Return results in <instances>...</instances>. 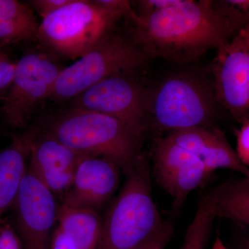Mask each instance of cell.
Wrapping results in <instances>:
<instances>
[{
    "mask_svg": "<svg viewBox=\"0 0 249 249\" xmlns=\"http://www.w3.org/2000/svg\"><path fill=\"white\" fill-rule=\"evenodd\" d=\"M0 249H22V242L8 221L0 222Z\"/></svg>",
    "mask_w": 249,
    "mask_h": 249,
    "instance_id": "cell-24",
    "label": "cell"
},
{
    "mask_svg": "<svg viewBox=\"0 0 249 249\" xmlns=\"http://www.w3.org/2000/svg\"><path fill=\"white\" fill-rule=\"evenodd\" d=\"M73 0H34L31 1L32 7L37 11L42 19L47 18L67 4Z\"/></svg>",
    "mask_w": 249,
    "mask_h": 249,
    "instance_id": "cell-26",
    "label": "cell"
},
{
    "mask_svg": "<svg viewBox=\"0 0 249 249\" xmlns=\"http://www.w3.org/2000/svg\"><path fill=\"white\" fill-rule=\"evenodd\" d=\"M39 24L32 10L15 0H0V47L36 41Z\"/></svg>",
    "mask_w": 249,
    "mask_h": 249,
    "instance_id": "cell-17",
    "label": "cell"
},
{
    "mask_svg": "<svg viewBox=\"0 0 249 249\" xmlns=\"http://www.w3.org/2000/svg\"><path fill=\"white\" fill-rule=\"evenodd\" d=\"M50 249H75V248L71 240L58 228L54 232Z\"/></svg>",
    "mask_w": 249,
    "mask_h": 249,
    "instance_id": "cell-27",
    "label": "cell"
},
{
    "mask_svg": "<svg viewBox=\"0 0 249 249\" xmlns=\"http://www.w3.org/2000/svg\"><path fill=\"white\" fill-rule=\"evenodd\" d=\"M129 40L149 58L187 65L217 49L237 32L210 0H181L148 16L136 14Z\"/></svg>",
    "mask_w": 249,
    "mask_h": 249,
    "instance_id": "cell-1",
    "label": "cell"
},
{
    "mask_svg": "<svg viewBox=\"0 0 249 249\" xmlns=\"http://www.w3.org/2000/svg\"><path fill=\"white\" fill-rule=\"evenodd\" d=\"M16 62L7 53L0 50V101H2L12 84Z\"/></svg>",
    "mask_w": 249,
    "mask_h": 249,
    "instance_id": "cell-22",
    "label": "cell"
},
{
    "mask_svg": "<svg viewBox=\"0 0 249 249\" xmlns=\"http://www.w3.org/2000/svg\"><path fill=\"white\" fill-rule=\"evenodd\" d=\"M212 249H228L225 245H224L220 237H217L215 241H214V245L213 246Z\"/></svg>",
    "mask_w": 249,
    "mask_h": 249,
    "instance_id": "cell-28",
    "label": "cell"
},
{
    "mask_svg": "<svg viewBox=\"0 0 249 249\" xmlns=\"http://www.w3.org/2000/svg\"><path fill=\"white\" fill-rule=\"evenodd\" d=\"M215 199V188L205 192L199 196L196 214L187 229L184 241L180 249H206L217 218Z\"/></svg>",
    "mask_w": 249,
    "mask_h": 249,
    "instance_id": "cell-19",
    "label": "cell"
},
{
    "mask_svg": "<svg viewBox=\"0 0 249 249\" xmlns=\"http://www.w3.org/2000/svg\"><path fill=\"white\" fill-rule=\"evenodd\" d=\"M122 18L97 0H73L42 19L36 41L55 56L79 58L111 36Z\"/></svg>",
    "mask_w": 249,
    "mask_h": 249,
    "instance_id": "cell-5",
    "label": "cell"
},
{
    "mask_svg": "<svg viewBox=\"0 0 249 249\" xmlns=\"http://www.w3.org/2000/svg\"><path fill=\"white\" fill-rule=\"evenodd\" d=\"M214 5L237 31L249 27V0L214 1Z\"/></svg>",
    "mask_w": 249,
    "mask_h": 249,
    "instance_id": "cell-20",
    "label": "cell"
},
{
    "mask_svg": "<svg viewBox=\"0 0 249 249\" xmlns=\"http://www.w3.org/2000/svg\"><path fill=\"white\" fill-rule=\"evenodd\" d=\"M217 217L249 226V177L229 180L215 188Z\"/></svg>",
    "mask_w": 249,
    "mask_h": 249,
    "instance_id": "cell-18",
    "label": "cell"
},
{
    "mask_svg": "<svg viewBox=\"0 0 249 249\" xmlns=\"http://www.w3.org/2000/svg\"><path fill=\"white\" fill-rule=\"evenodd\" d=\"M18 227L25 249H50L51 231L58 219L55 196L27 170L14 204Z\"/></svg>",
    "mask_w": 249,
    "mask_h": 249,
    "instance_id": "cell-11",
    "label": "cell"
},
{
    "mask_svg": "<svg viewBox=\"0 0 249 249\" xmlns=\"http://www.w3.org/2000/svg\"><path fill=\"white\" fill-rule=\"evenodd\" d=\"M37 131L31 129L22 135L14 136L9 145L0 151V222L16 200Z\"/></svg>",
    "mask_w": 249,
    "mask_h": 249,
    "instance_id": "cell-15",
    "label": "cell"
},
{
    "mask_svg": "<svg viewBox=\"0 0 249 249\" xmlns=\"http://www.w3.org/2000/svg\"><path fill=\"white\" fill-rule=\"evenodd\" d=\"M54 57L49 52L29 51L16 62L12 84L0 107L6 125L25 127L41 103L50 98L62 70Z\"/></svg>",
    "mask_w": 249,
    "mask_h": 249,
    "instance_id": "cell-7",
    "label": "cell"
},
{
    "mask_svg": "<svg viewBox=\"0 0 249 249\" xmlns=\"http://www.w3.org/2000/svg\"><path fill=\"white\" fill-rule=\"evenodd\" d=\"M165 137L197 156L211 173L227 168L249 177V168L239 160L222 129L213 126L193 127L170 132Z\"/></svg>",
    "mask_w": 249,
    "mask_h": 249,
    "instance_id": "cell-14",
    "label": "cell"
},
{
    "mask_svg": "<svg viewBox=\"0 0 249 249\" xmlns=\"http://www.w3.org/2000/svg\"><path fill=\"white\" fill-rule=\"evenodd\" d=\"M218 106L209 70L175 72L147 88L146 107L152 128L173 132L212 127Z\"/></svg>",
    "mask_w": 249,
    "mask_h": 249,
    "instance_id": "cell-3",
    "label": "cell"
},
{
    "mask_svg": "<svg viewBox=\"0 0 249 249\" xmlns=\"http://www.w3.org/2000/svg\"><path fill=\"white\" fill-rule=\"evenodd\" d=\"M147 91L136 71L122 72L85 90L71 101V107L112 116L146 137L152 129Z\"/></svg>",
    "mask_w": 249,
    "mask_h": 249,
    "instance_id": "cell-8",
    "label": "cell"
},
{
    "mask_svg": "<svg viewBox=\"0 0 249 249\" xmlns=\"http://www.w3.org/2000/svg\"><path fill=\"white\" fill-rule=\"evenodd\" d=\"M122 170L115 162L101 157H85L78 165L63 203L98 211L112 197L120 185Z\"/></svg>",
    "mask_w": 249,
    "mask_h": 249,
    "instance_id": "cell-13",
    "label": "cell"
},
{
    "mask_svg": "<svg viewBox=\"0 0 249 249\" xmlns=\"http://www.w3.org/2000/svg\"><path fill=\"white\" fill-rule=\"evenodd\" d=\"M124 175V185L103 219L96 249H134L165 222L152 197L147 160Z\"/></svg>",
    "mask_w": 249,
    "mask_h": 249,
    "instance_id": "cell-4",
    "label": "cell"
},
{
    "mask_svg": "<svg viewBox=\"0 0 249 249\" xmlns=\"http://www.w3.org/2000/svg\"><path fill=\"white\" fill-rule=\"evenodd\" d=\"M57 222L75 249H96L103 222L97 211L62 204Z\"/></svg>",
    "mask_w": 249,
    "mask_h": 249,
    "instance_id": "cell-16",
    "label": "cell"
},
{
    "mask_svg": "<svg viewBox=\"0 0 249 249\" xmlns=\"http://www.w3.org/2000/svg\"><path fill=\"white\" fill-rule=\"evenodd\" d=\"M157 182L171 196L173 208L182 206L188 195L207 183L211 173L200 159L164 138H157L151 149Z\"/></svg>",
    "mask_w": 249,
    "mask_h": 249,
    "instance_id": "cell-10",
    "label": "cell"
},
{
    "mask_svg": "<svg viewBox=\"0 0 249 249\" xmlns=\"http://www.w3.org/2000/svg\"><path fill=\"white\" fill-rule=\"evenodd\" d=\"M149 58L129 38L111 34L73 62L62 69L50 99L72 101L85 90L116 73L136 71Z\"/></svg>",
    "mask_w": 249,
    "mask_h": 249,
    "instance_id": "cell-6",
    "label": "cell"
},
{
    "mask_svg": "<svg viewBox=\"0 0 249 249\" xmlns=\"http://www.w3.org/2000/svg\"><path fill=\"white\" fill-rule=\"evenodd\" d=\"M181 0H142L137 1V16H148L156 12L172 7L181 2Z\"/></svg>",
    "mask_w": 249,
    "mask_h": 249,
    "instance_id": "cell-25",
    "label": "cell"
},
{
    "mask_svg": "<svg viewBox=\"0 0 249 249\" xmlns=\"http://www.w3.org/2000/svg\"><path fill=\"white\" fill-rule=\"evenodd\" d=\"M209 70L219 106L240 124L249 119V27L217 49Z\"/></svg>",
    "mask_w": 249,
    "mask_h": 249,
    "instance_id": "cell-9",
    "label": "cell"
},
{
    "mask_svg": "<svg viewBox=\"0 0 249 249\" xmlns=\"http://www.w3.org/2000/svg\"><path fill=\"white\" fill-rule=\"evenodd\" d=\"M47 131L80 155L113 160L124 174L146 160L142 151L145 136L96 111L70 107L51 120Z\"/></svg>",
    "mask_w": 249,
    "mask_h": 249,
    "instance_id": "cell-2",
    "label": "cell"
},
{
    "mask_svg": "<svg viewBox=\"0 0 249 249\" xmlns=\"http://www.w3.org/2000/svg\"><path fill=\"white\" fill-rule=\"evenodd\" d=\"M173 232V225L170 222H164L158 230L134 249H165Z\"/></svg>",
    "mask_w": 249,
    "mask_h": 249,
    "instance_id": "cell-21",
    "label": "cell"
},
{
    "mask_svg": "<svg viewBox=\"0 0 249 249\" xmlns=\"http://www.w3.org/2000/svg\"><path fill=\"white\" fill-rule=\"evenodd\" d=\"M237 141L235 153L239 160L245 166H249V119L241 123L240 128L234 129Z\"/></svg>",
    "mask_w": 249,
    "mask_h": 249,
    "instance_id": "cell-23",
    "label": "cell"
},
{
    "mask_svg": "<svg viewBox=\"0 0 249 249\" xmlns=\"http://www.w3.org/2000/svg\"><path fill=\"white\" fill-rule=\"evenodd\" d=\"M80 155L62 144L48 131L37 130L32 145L29 169L52 193L65 196L71 188L80 160Z\"/></svg>",
    "mask_w": 249,
    "mask_h": 249,
    "instance_id": "cell-12",
    "label": "cell"
}]
</instances>
